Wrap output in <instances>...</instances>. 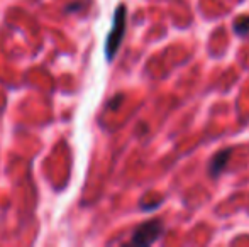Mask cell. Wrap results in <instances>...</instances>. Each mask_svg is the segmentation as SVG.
Masks as SVG:
<instances>
[{
	"instance_id": "1",
	"label": "cell",
	"mask_w": 249,
	"mask_h": 247,
	"mask_svg": "<svg viewBox=\"0 0 249 247\" xmlns=\"http://www.w3.org/2000/svg\"><path fill=\"white\" fill-rule=\"evenodd\" d=\"M125 16H127V9L125 5H119L114 12V22H112V29L107 36V41H105V58L108 61H112L117 54L119 48L122 44V39H124L125 34Z\"/></svg>"
},
{
	"instance_id": "2",
	"label": "cell",
	"mask_w": 249,
	"mask_h": 247,
	"mask_svg": "<svg viewBox=\"0 0 249 247\" xmlns=\"http://www.w3.org/2000/svg\"><path fill=\"white\" fill-rule=\"evenodd\" d=\"M163 224L160 220H149L146 224L139 225L134 231V235H132L131 244L134 246H151L153 242H156L158 239L163 234Z\"/></svg>"
},
{
	"instance_id": "3",
	"label": "cell",
	"mask_w": 249,
	"mask_h": 247,
	"mask_svg": "<svg viewBox=\"0 0 249 247\" xmlns=\"http://www.w3.org/2000/svg\"><path fill=\"white\" fill-rule=\"evenodd\" d=\"M229 158H231V149H226V151H222V152H217V154L213 156L212 161H210V166H209V171H210V176H212V178H215V176H219L220 173H222V169L226 168Z\"/></svg>"
},
{
	"instance_id": "4",
	"label": "cell",
	"mask_w": 249,
	"mask_h": 247,
	"mask_svg": "<svg viewBox=\"0 0 249 247\" xmlns=\"http://www.w3.org/2000/svg\"><path fill=\"white\" fill-rule=\"evenodd\" d=\"M234 31L239 36H246L249 33V16H241L239 19L234 22Z\"/></svg>"
}]
</instances>
